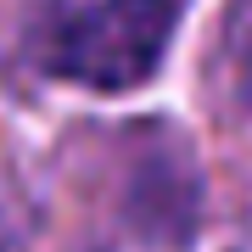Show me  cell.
Returning <instances> with one entry per match:
<instances>
[{
    "mask_svg": "<svg viewBox=\"0 0 252 252\" xmlns=\"http://www.w3.org/2000/svg\"><path fill=\"white\" fill-rule=\"evenodd\" d=\"M180 0H90L45 28L39 67L90 90H135L162 67Z\"/></svg>",
    "mask_w": 252,
    "mask_h": 252,
    "instance_id": "cell-1",
    "label": "cell"
}]
</instances>
